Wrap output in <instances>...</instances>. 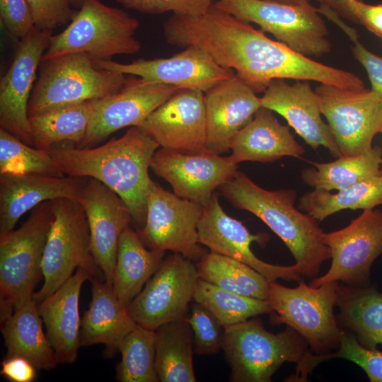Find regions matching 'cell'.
Returning <instances> with one entry per match:
<instances>
[{"label": "cell", "mask_w": 382, "mask_h": 382, "mask_svg": "<svg viewBox=\"0 0 382 382\" xmlns=\"http://www.w3.org/2000/svg\"><path fill=\"white\" fill-rule=\"evenodd\" d=\"M159 144L138 126L118 139L90 148L64 141L49 153L64 175L96 179L115 192L128 207L137 231L146 218V196L152 183L149 173Z\"/></svg>", "instance_id": "6da1fadb"}, {"label": "cell", "mask_w": 382, "mask_h": 382, "mask_svg": "<svg viewBox=\"0 0 382 382\" xmlns=\"http://www.w3.org/2000/svg\"><path fill=\"white\" fill-rule=\"evenodd\" d=\"M219 190L233 207L258 217L282 240L303 277H315L330 258L318 221L295 207V190L263 189L238 170Z\"/></svg>", "instance_id": "7a4b0ae2"}, {"label": "cell", "mask_w": 382, "mask_h": 382, "mask_svg": "<svg viewBox=\"0 0 382 382\" xmlns=\"http://www.w3.org/2000/svg\"><path fill=\"white\" fill-rule=\"evenodd\" d=\"M228 60L236 74L256 93H264L277 79L312 81L351 90L365 88L354 74L301 54L250 23L243 25L231 37Z\"/></svg>", "instance_id": "3957f363"}, {"label": "cell", "mask_w": 382, "mask_h": 382, "mask_svg": "<svg viewBox=\"0 0 382 382\" xmlns=\"http://www.w3.org/2000/svg\"><path fill=\"white\" fill-rule=\"evenodd\" d=\"M306 340L291 328L277 334L255 318L224 328L222 350L231 367L230 381L269 382L284 362L295 363L293 381H306L320 363Z\"/></svg>", "instance_id": "277c9868"}, {"label": "cell", "mask_w": 382, "mask_h": 382, "mask_svg": "<svg viewBox=\"0 0 382 382\" xmlns=\"http://www.w3.org/2000/svg\"><path fill=\"white\" fill-rule=\"evenodd\" d=\"M40 65L28 103L29 117L112 95L127 79L124 74L97 67L83 52L57 56Z\"/></svg>", "instance_id": "5b68a950"}, {"label": "cell", "mask_w": 382, "mask_h": 382, "mask_svg": "<svg viewBox=\"0 0 382 382\" xmlns=\"http://www.w3.org/2000/svg\"><path fill=\"white\" fill-rule=\"evenodd\" d=\"M53 219L52 201H45L31 210L18 228L0 235L1 322L33 297L42 277V257Z\"/></svg>", "instance_id": "8992f818"}, {"label": "cell", "mask_w": 382, "mask_h": 382, "mask_svg": "<svg viewBox=\"0 0 382 382\" xmlns=\"http://www.w3.org/2000/svg\"><path fill=\"white\" fill-rule=\"evenodd\" d=\"M139 27V21L122 9L84 0L66 28L50 37L42 61L71 52H83L94 60L134 54L141 47L134 37Z\"/></svg>", "instance_id": "52a82bcc"}, {"label": "cell", "mask_w": 382, "mask_h": 382, "mask_svg": "<svg viewBox=\"0 0 382 382\" xmlns=\"http://www.w3.org/2000/svg\"><path fill=\"white\" fill-rule=\"evenodd\" d=\"M51 201L54 219L42 257L43 284L33 295L37 303L56 291L76 269L105 280L92 253L89 226L79 201L67 197Z\"/></svg>", "instance_id": "ba28073f"}, {"label": "cell", "mask_w": 382, "mask_h": 382, "mask_svg": "<svg viewBox=\"0 0 382 382\" xmlns=\"http://www.w3.org/2000/svg\"><path fill=\"white\" fill-rule=\"evenodd\" d=\"M337 282L315 287L302 280L294 288L270 282L269 302L272 322L285 323L294 329L316 354L340 345L342 332L334 315L338 299Z\"/></svg>", "instance_id": "9c48e42d"}, {"label": "cell", "mask_w": 382, "mask_h": 382, "mask_svg": "<svg viewBox=\"0 0 382 382\" xmlns=\"http://www.w3.org/2000/svg\"><path fill=\"white\" fill-rule=\"evenodd\" d=\"M214 6L250 23L259 25L277 41L306 57L330 52L327 25L311 4L291 5L266 0H218Z\"/></svg>", "instance_id": "30bf717a"}, {"label": "cell", "mask_w": 382, "mask_h": 382, "mask_svg": "<svg viewBox=\"0 0 382 382\" xmlns=\"http://www.w3.org/2000/svg\"><path fill=\"white\" fill-rule=\"evenodd\" d=\"M201 204L180 197L152 181L146 196V218L137 231L150 249L180 253L198 262L207 251L199 241Z\"/></svg>", "instance_id": "8fae6325"}, {"label": "cell", "mask_w": 382, "mask_h": 382, "mask_svg": "<svg viewBox=\"0 0 382 382\" xmlns=\"http://www.w3.org/2000/svg\"><path fill=\"white\" fill-rule=\"evenodd\" d=\"M314 90L342 156H355L371 149L374 137L382 129V99L366 88L320 83Z\"/></svg>", "instance_id": "7c38bea8"}, {"label": "cell", "mask_w": 382, "mask_h": 382, "mask_svg": "<svg viewBox=\"0 0 382 382\" xmlns=\"http://www.w3.org/2000/svg\"><path fill=\"white\" fill-rule=\"evenodd\" d=\"M198 279L196 263L173 253L163 260L127 306V311L137 324L156 330L166 323L186 317Z\"/></svg>", "instance_id": "4fadbf2b"}, {"label": "cell", "mask_w": 382, "mask_h": 382, "mask_svg": "<svg viewBox=\"0 0 382 382\" xmlns=\"http://www.w3.org/2000/svg\"><path fill=\"white\" fill-rule=\"evenodd\" d=\"M322 240L330 250L331 265L310 285L318 287L340 281L361 286L369 279L371 265L382 254V210L365 209L345 228L323 232Z\"/></svg>", "instance_id": "5bb4252c"}, {"label": "cell", "mask_w": 382, "mask_h": 382, "mask_svg": "<svg viewBox=\"0 0 382 382\" xmlns=\"http://www.w3.org/2000/svg\"><path fill=\"white\" fill-rule=\"evenodd\" d=\"M179 89L130 75L118 92L93 100L86 133L76 146L93 147L120 129L137 126Z\"/></svg>", "instance_id": "9a60e30c"}, {"label": "cell", "mask_w": 382, "mask_h": 382, "mask_svg": "<svg viewBox=\"0 0 382 382\" xmlns=\"http://www.w3.org/2000/svg\"><path fill=\"white\" fill-rule=\"evenodd\" d=\"M52 33L35 27L23 37L10 67L0 80V127L31 146H34L28 103L37 69Z\"/></svg>", "instance_id": "2e32d148"}, {"label": "cell", "mask_w": 382, "mask_h": 382, "mask_svg": "<svg viewBox=\"0 0 382 382\" xmlns=\"http://www.w3.org/2000/svg\"><path fill=\"white\" fill-rule=\"evenodd\" d=\"M150 168L171 185L175 195L202 207L238 171L230 156L209 151L189 154L164 148L155 152Z\"/></svg>", "instance_id": "e0dca14e"}, {"label": "cell", "mask_w": 382, "mask_h": 382, "mask_svg": "<svg viewBox=\"0 0 382 382\" xmlns=\"http://www.w3.org/2000/svg\"><path fill=\"white\" fill-rule=\"evenodd\" d=\"M93 61L98 68L204 93L236 75L235 71L219 66L207 52L195 46L187 47L168 58L138 59L129 64L111 59Z\"/></svg>", "instance_id": "ac0fdd59"}, {"label": "cell", "mask_w": 382, "mask_h": 382, "mask_svg": "<svg viewBox=\"0 0 382 382\" xmlns=\"http://www.w3.org/2000/svg\"><path fill=\"white\" fill-rule=\"evenodd\" d=\"M199 243L210 251L239 260L262 274L269 282L277 279L300 282L303 275L294 264L282 266L259 259L252 251L253 242L265 243V233L252 234L244 224L223 209L215 192L209 203L204 207L197 227Z\"/></svg>", "instance_id": "d6986e66"}, {"label": "cell", "mask_w": 382, "mask_h": 382, "mask_svg": "<svg viewBox=\"0 0 382 382\" xmlns=\"http://www.w3.org/2000/svg\"><path fill=\"white\" fill-rule=\"evenodd\" d=\"M137 126L161 148L189 154L209 151L202 91L178 90Z\"/></svg>", "instance_id": "ffe728a7"}, {"label": "cell", "mask_w": 382, "mask_h": 382, "mask_svg": "<svg viewBox=\"0 0 382 382\" xmlns=\"http://www.w3.org/2000/svg\"><path fill=\"white\" fill-rule=\"evenodd\" d=\"M78 200L86 215L94 259L105 281L112 285L119 241L132 222L130 211L115 192L92 178H88Z\"/></svg>", "instance_id": "44dd1931"}, {"label": "cell", "mask_w": 382, "mask_h": 382, "mask_svg": "<svg viewBox=\"0 0 382 382\" xmlns=\"http://www.w3.org/2000/svg\"><path fill=\"white\" fill-rule=\"evenodd\" d=\"M260 101L262 107L282 116L312 149L322 146L333 157L342 156L328 125L322 119L318 96L309 81H296L291 85L285 79H274Z\"/></svg>", "instance_id": "7402d4cb"}, {"label": "cell", "mask_w": 382, "mask_h": 382, "mask_svg": "<svg viewBox=\"0 0 382 382\" xmlns=\"http://www.w3.org/2000/svg\"><path fill=\"white\" fill-rule=\"evenodd\" d=\"M207 149L221 155L261 108L256 93L236 74L204 93Z\"/></svg>", "instance_id": "603a6c76"}, {"label": "cell", "mask_w": 382, "mask_h": 382, "mask_svg": "<svg viewBox=\"0 0 382 382\" xmlns=\"http://www.w3.org/2000/svg\"><path fill=\"white\" fill-rule=\"evenodd\" d=\"M88 178L37 174H0V235L12 231L20 218L43 202L79 199Z\"/></svg>", "instance_id": "cb8c5ba5"}, {"label": "cell", "mask_w": 382, "mask_h": 382, "mask_svg": "<svg viewBox=\"0 0 382 382\" xmlns=\"http://www.w3.org/2000/svg\"><path fill=\"white\" fill-rule=\"evenodd\" d=\"M92 278L78 268L56 291L37 303L59 364H72L77 359L81 347L79 297L83 284Z\"/></svg>", "instance_id": "d4e9b609"}, {"label": "cell", "mask_w": 382, "mask_h": 382, "mask_svg": "<svg viewBox=\"0 0 382 382\" xmlns=\"http://www.w3.org/2000/svg\"><path fill=\"white\" fill-rule=\"evenodd\" d=\"M92 298L81 320L80 345H105V354L120 352L125 337L137 326L127 306L117 296L112 284L92 278Z\"/></svg>", "instance_id": "484cf974"}, {"label": "cell", "mask_w": 382, "mask_h": 382, "mask_svg": "<svg viewBox=\"0 0 382 382\" xmlns=\"http://www.w3.org/2000/svg\"><path fill=\"white\" fill-rule=\"evenodd\" d=\"M230 150L237 164L247 161L273 162L284 156L299 158L305 152L289 127L280 124L273 111L264 107L234 136Z\"/></svg>", "instance_id": "4316f807"}, {"label": "cell", "mask_w": 382, "mask_h": 382, "mask_svg": "<svg viewBox=\"0 0 382 382\" xmlns=\"http://www.w3.org/2000/svg\"><path fill=\"white\" fill-rule=\"evenodd\" d=\"M1 331L6 347L5 357H23L39 370L57 367L59 363L42 330V320L33 297L18 304L12 314L1 322Z\"/></svg>", "instance_id": "83f0119b"}, {"label": "cell", "mask_w": 382, "mask_h": 382, "mask_svg": "<svg viewBox=\"0 0 382 382\" xmlns=\"http://www.w3.org/2000/svg\"><path fill=\"white\" fill-rule=\"evenodd\" d=\"M165 251L147 249L139 233L127 227L120 236L112 286L127 306L160 267Z\"/></svg>", "instance_id": "f1b7e54d"}, {"label": "cell", "mask_w": 382, "mask_h": 382, "mask_svg": "<svg viewBox=\"0 0 382 382\" xmlns=\"http://www.w3.org/2000/svg\"><path fill=\"white\" fill-rule=\"evenodd\" d=\"M193 335L186 317L155 330V366L161 382H195Z\"/></svg>", "instance_id": "f546056e"}, {"label": "cell", "mask_w": 382, "mask_h": 382, "mask_svg": "<svg viewBox=\"0 0 382 382\" xmlns=\"http://www.w3.org/2000/svg\"><path fill=\"white\" fill-rule=\"evenodd\" d=\"M337 305L342 324L365 347L382 345V293L374 287L338 286Z\"/></svg>", "instance_id": "4dcf8cb0"}, {"label": "cell", "mask_w": 382, "mask_h": 382, "mask_svg": "<svg viewBox=\"0 0 382 382\" xmlns=\"http://www.w3.org/2000/svg\"><path fill=\"white\" fill-rule=\"evenodd\" d=\"M301 172L303 181L314 188L339 190L382 175V149L379 146L355 156H341L329 163H313Z\"/></svg>", "instance_id": "1f68e13d"}, {"label": "cell", "mask_w": 382, "mask_h": 382, "mask_svg": "<svg viewBox=\"0 0 382 382\" xmlns=\"http://www.w3.org/2000/svg\"><path fill=\"white\" fill-rule=\"evenodd\" d=\"M382 204V175L337 190L315 188L304 194L299 208L318 221L343 209H369Z\"/></svg>", "instance_id": "d6a6232c"}, {"label": "cell", "mask_w": 382, "mask_h": 382, "mask_svg": "<svg viewBox=\"0 0 382 382\" xmlns=\"http://www.w3.org/2000/svg\"><path fill=\"white\" fill-rule=\"evenodd\" d=\"M199 278L224 289L267 300L270 282L249 265L210 251L196 262Z\"/></svg>", "instance_id": "836d02e7"}, {"label": "cell", "mask_w": 382, "mask_h": 382, "mask_svg": "<svg viewBox=\"0 0 382 382\" xmlns=\"http://www.w3.org/2000/svg\"><path fill=\"white\" fill-rule=\"evenodd\" d=\"M93 100L30 117L34 147L48 151L53 145L64 141L78 146L87 131Z\"/></svg>", "instance_id": "e575fe53"}, {"label": "cell", "mask_w": 382, "mask_h": 382, "mask_svg": "<svg viewBox=\"0 0 382 382\" xmlns=\"http://www.w3.org/2000/svg\"><path fill=\"white\" fill-rule=\"evenodd\" d=\"M193 301L208 308L224 328L272 312L267 300L241 295L199 278Z\"/></svg>", "instance_id": "d590c367"}, {"label": "cell", "mask_w": 382, "mask_h": 382, "mask_svg": "<svg viewBox=\"0 0 382 382\" xmlns=\"http://www.w3.org/2000/svg\"><path fill=\"white\" fill-rule=\"evenodd\" d=\"M120 352L121 361L116 367L118 381H159L155 366V330L137 324L124 339Z\"/></svg>", "instance_id": "8d00e7d4"}, {"label": "cell", "mask_w": 382, "mask_h": 382, "mask_svg": "<svg viewBox=\"0 0 382 382\" xmlns=\"http://www.w3.org/2000/svg\"><path fill=\"white\" fill-rule=\"evenodd\" d=\"M65 176L48 151L29 146L0 127V174Z\"/></svg>", "instance_id": "74e56055"}, {"label": "cell", "mask_w": 382, "mask_h": 382, "mask_svg": "<svg viewBox=\"0 0 382 382\" xmlns=\"http://www.w3.org/2000/svg\"><path fill=\"white\" fill-rule=\"evenodd\" d=\"M187 318L192 331L194 352L209 356L222 349L224 326L208 308L195 301Z\"/></svg>", "instance_id": "f35d334b"}, {"label": "cell", "mask_w": 382, "mask_h": 382, "mask_svg": "<svg viewBox=\"0 0 382 382\" xmlns=\"http://www.w3.org/2000/svg\"><path fill=\"white\" fill-rule=\"evenodd\" d=\"M325 359L342 358L360 366L371 382H382V352L363 346L353 335L342 331L338 351L325 353Z\"/></svg>", "instance_id": "ab89813d"}, {"label": "cell", "mask_w": 382, "mask_h": 382, "mask_svg": "<svg viewBox=\"0 0 382 382\" xmlns=\"http://www.w3.org/2000/svg\"><path fill=\"white\" fill-rule=\"evenodd\" d=\"M124 8L147 14L173 13L197 16L205 13L215 0H114Z\"/></svg>", "instance_id": "60d3db41"}, {"label": "cell", "mask_w": 382, "mask_h": 382, "mask_svg": "<svg viewBox=\"0 0 382 382\" xmlns=\"http://www.w3.org/2000/svg\"><path fill=\"white\" fill-rule=\"evenodd\" d=\"M31 9L35 27L52 32L58 27L68 25L77 11L66 0H26Z\"/></svg>", "instance_id": "b9f144b4"}, {"label": "cell", "mask_w": 382, "mask_h": 382, "mask_svg": "<svg viewBox=\"0 0 382 382\" xmlns=\"http://www.w3.org/2000/svg\"><path fill=\"white\" fill-rule=\"evenodd\" d=\"M0 19L10 35L19 40L35 28L26 0H0Z\"/></svg>", "instance_id": "7bdbcfd3"}, {"label": "cell", "mask_w": 382, "mask_h": 382, "mask_svg": "<svg viewBox=\"0 0 382 382\" xmlns=\"http://www.w3.org/2000/svg\"><path fill=\"white\" fill-rule=\"evenodd\" d=\"M336 24L354 42L352 47L353 54L367 72L371 85V91L382 99V57L374 54L361 44L357 30L345 23L342 19L337 20Z\"/></svg>", "instance_id": "ee69618b"}, {"label": "cell", "mask_w": 382, "mask_h": 382, "mask_svg": "<svg viewBox=\"0 0 382 382\" xmlns=\"http://www.w3.org/2000/svg\"><path fill=\"white\" fill-rule=\"evenodd\" d=\"M36 369L23 357H4L0 374L11 382H32L36 378Z\"/></svg>", "instance_id": "f6af8a7d"}, {"label": "cell", "mask_w": 382, "mask_h": 382, "mask_svg": "<svg viewBox=\"0 0 382 382\" xmlns=\"http://www.w3.org/2000/svg\"><path fill=\"white\" fill-rule=\"evenodd\" d=\"M354 11L357 23L364 25L382 41V3L371 5L356 0Z\"/></svg>", "instance_id": "bcb514c9"}, {"label": "cell", "mask_w": 382, "mask_h": 382, "mask_svg": "<svg viewBox=\"0 0 382 382\" xmlns=\"http://www.w3.org/2000/svg\"><path fill=\"white\" fill-rule=\"evenodd\" d=\"M320 6H326L340 17L357 23L354 11V4L356 0H315Z\"/></svg>", "instance_id": "7dc6e473"}, {"label": "cell", "mask_w": 382, "mask_h": 382, "mask_svg": "<svg viewBox=\"0 0 382 382\" xmlns=\"http://www.w3.org/2000/svg\"><path fill=\"white\" fill-rule=\"evenodd\" d=\"M291 5H306L310 4L309 0H266Z\"/></svg>", "instance_id": "c3c4849f"}, {"label": "cell", "mask_w": 382, "mask_h": 382, "mask_svg": "<svg viewBox=\"0 0 382 382\" xmlns=\"http://www.w3.org/2000/svg\"><path fill=\"white\" fill-rule=\"evenodd\" d=\"M74 9L79 10L82 6L84 0H66Z\"/></svg>", "instance_id": "681fc988"}, {"label": "cell", "mask_w": 382, "mask_h": 382, "mask_svg": "<svg viewBox=\"0 0 382 382\" xmlns=\"http://www.w3.org/2000/svg\"><path fill=\"white\" fill-rule=\"evenodd\" d=\"M381 133H382V129H381ZM381 168H382V166H381Z\"/></svg>", "instance_id": "f907efd6"}]
</instances>
